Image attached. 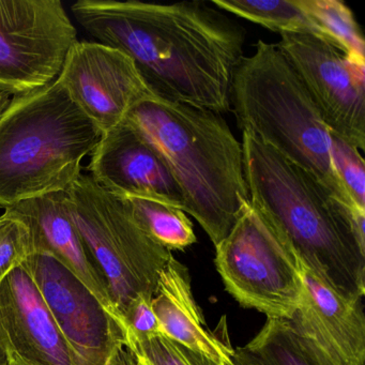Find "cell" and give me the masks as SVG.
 <instances>
[{
    "label": "cell",
    "instance_id": "cell-6",
    "mask_svg": "<svg viewBox=\"0 0 365 365\" xmlns=\"http://www.w3.org/2000/svg\"><path fill=\"white\" fill-rule=\"evenodd\" d=\"M66 193L74 225L106 277L123 322L136 297L153 296L172 252L147 234L123 197L89 175L81 174Z\"/></svg>",
    "mask_w": 365,
    "mask_h": 365
},
{
    "label": "cell",
    "instance_id": "cell-21",
    "mask_svg": "<svg viewBox=\"0 0 365 365\" xmlns=\"http://www.w3.org/2000/svg\"><path fill=\"white\" fill-rule=\"evenodd\" d=\"M333 165L352 206L365 212V163L361 151L331 132Z\"/></svg>",
    "mask_w": 365,
    "mask_h": 365
},
{
    "label": "cell",
    "instance_id": "cell-5",
    "mask_svg": "<svg viewBox=\"0 0 365 365\" xmlns=\"http://www.w3.org/2000/svg\"><path fill=\"white\" fill-rule=\"evenodd\" d=\"M230 110L241 131L251 132L304 168L356 213L339 182L331 153V131L277 44L258 40L255 52L235 70Z\"/></svg>",
    "mask_w": 365,
    "mask_h": 365
},
{
    "label": "cell",
    "instance_id": "cell-29",
    "mask_svg": "<svg viewBox=\"0 0 365 365\" xmlns=\"http://www.w3.org/2000/svg\"><path fill=\"white\" fill-rule=\"evenodd\" d=\"M10 365H22L20 364V363L18 362V361L14 360V359H11V364Z\"/></svg>",
    "mask_w": 365,
    "mask_h": 365
},
{
    "label": "cell",
    "instance_id": "cell-27",
    "mask_svg": "<svg viewBox=\"0 0 365 365\" xmlns=\"http://www.w3.org/2000/svg\"><path fill=\"white\" fill-rule=\"evenodd\" d=\"M11 98L12 96L9 95V93L4 91H0V117L4 114L8 106H9Z\"/></svg>",
    "mask_w": 365,
    "mask_h": 365
},
{
    "label": "cell",
    "instance_id": "cell-13",
    "mask_svg": "<svg viewBox=\"0 0 365 365\" xmlns=\"http://www.w3.org/2000/svg\"><path fill=\"white\" fill-rule=\"evenodd\" d=\"M0 341L22 365H73L69 346L24 264L0 282Z\"/></svg>",
    "mask_w": 365,
    "mask_h": 365
},
{
    "label": "cell",
    "instance_id": "cell-15",
    "mask_svg": "<svg viewBox=\"0 0 365 365\" xmlns=\"http://www.w3.org/2000/svg\"><path fill=\"white\" fill-rule=\"evenodd\" d=\"M12 210L26 221L33 235L34 252L54 256L99 299L123 328L108 281L74 225L66 191L24 200Z\"/></svg>",
    "mask_w": 365,
    "mask_h": 365
},
{
    "label": "cell",
    "instance_id": "cell-22",
    "mask_svg": "<svg viewBox=\"0 0 365 365\" xmlns=\"http://www.w3.org/2000/svg\"><path fill=\"white\" fill-rule=\"evenodd\" d=\"M33 253L31 227L18 212L7 209L0 217V282Z\"/></svg>",
    "mask_w": 365,
    "mask_h": 365
},
{
    "label": "cell",
    "instance_id": "cell-8",
    "mask_svg": "<svg viewBox=\"0 0 365 365\" xmlns=\"http://www.w3.org/2000/svg\"><path fill=\"white\" fill-rule=\"evenodd\" d=\"M78 41L59 0H0V91L14 97L52 84Z\"/></svg>",
    "mask_w": 365,
    "mask_h": 365
},
{
    "label": "cell",
    "instance_id": "cell-11",
    "mask_svg": "<svg viewBox=\"0 0 365 365\" xmlns=\"http://www.w3.org/2000/svg\"><path fill=\"white\" fill-rule=\"evenodd\" d=\"M57 81L102 135L123 123L132 108L151 98L133 61L97 41H78Z\"/></svg>",
    "mask_w": 365,
    "mask_h": 365
},
{
    "label": "cell",
    "instance_id": "cell-16",
    "mask_svg": "<svg viewBox=\"0 0 365 365\" xmlns=\"http://www.w3.org/2000/svg\"><path fill=\"white\" fill-rule=\"evenodd\" d=\"M151 307L161 334L217 365H236L227 330L220 334L207 326L192 292L189 271L174 255L160 273Z\"/></svg>",
    "mask_w": 365,
    "mask_h": 365
},
{
    "label": "cell",
    "instance_id": "cell-25",
    "mask_svg": "<svg viewBox=\"0 0 365 365\" xmlns=\"http://www.w3.org/2000/svg\"><path fill=\"white\" fill-rule=\"evenodd\" d=\"M235 363L236 365H269L245 346L235 349Z\"/></svg>",
    "mask_w": 365,
    "mask_h": 365
},
{
    "label": "cell",
    "instance_id": "cell-24",
    "mask_svg": "<svg viewBox=\"0 0 365 365\" xmlns=\"http://www.w3.org/2000/svg\"><path fill=\"white\" fill-rule=\"evenodd\" d=\"M153 297L140 294L136 297L123 314V324L125 347L135 341H144L161 334L160 324L151 307Z\"/></svg>",
    "mask_w": 365,
    "mask_h": 365
},
{
    "label": "cell",
    "instance_id": "cell-14",
    "mask_svg": "<svg viewBox=\"0 0 365 365\" xmlns=\"http://www.w3.org/2000/svg\"><path fill=\"white\" fill-rule=\"evenodd\" d=\"M91 157L89 176L106 191L160 200L185 211V198L170 168L125 121L102 135Z\"/></svg>",
    "mask_w": 365,
    "mask_h": 365
},
{
    "label": "cell",
    "instance_id": "cell-26",
    "mask_svg": "<svg viewBox=\"0 0 365 365\" xmlns=\"http://www.w3.org/2000/svg\"><path fill=\"white\" fill-rule=\"evenodd\" d=\"M106 365H138L135 358L127 347L120 348L115 352Z\"/></svg>",
    "mask_w": 365,
    "mask_h": 365
},
{
    "label": "cell",
    "instance_id": "cell-23",
    "mask_svg": "<svg viewBox=\"0 0 365 365\" xmlns=\"http://www.w3.org/2000/svg\"><path fill=\"white\" fill-rule=\"evenodd\" d=\"M127 348L138 365H217L163 334L135 341Z\"/></svg>",
    "mask_w": 365,
    "mask_h": 365
},
{
    "label": "cell",
    "instance_id": "cell-9",
    "mask_svg": "<svg viewBox=\"0 0 365 365\" xmlns=\"http://www.w3.org/2000/svg\"><path fill=\"white\" fill-rule=\"evenodd\" d=\"M279 46L332 133L365 150V67L311 34L282 33Z\"/></svg>",
    "mask_w": 365,
    "mask_h": 365
},
{
    "label": "cell",
    "instance_id": "cell-19",
    "mask_svg": "<svg viewBox=\"0 0 365 365\" xmlns=\"http://www.w3.org/2000/svg\"><path fill=\"white\" fill-rule=\"evenodd\" d=\"M147 234L162 247L185 250L197 241L191 220L180 208L151 198L120 196Z\"/></svg>",
    "mask_w": 365,
    "mask_h": 365
},
{
    "label": "cell",
    "instance_id": "cell-17",
    "mask_svg": "<svg viewBox=\"0 0 365 365\" xmlns=\"http://www.w3.org/2000/svg\"><path fill=\"white\" fill-rule=\"evenodd\" d=\"M217 9L262 25L275 33L311 34L322 38V31L299 0H212Z\"/></svg>",
    "mask_w": 365,
    "mask_h": 365
},
{
    "label": "cell",
    "instance_id": "cell-2",
    "mask_svg": "<svg viewBox=\"0 0 365 365\" xmlns=\"http://www.w3.org/2000/svg\"><path fill=\"white\" fill-rule=\"evenodd\" d=\"M242 132L250 202L320 281L347 299L365 294V213L337 200L311 173Z\"/></svg>",
    "mask_w": 365,
    "mask_h": 365
},
{
    "label": "cell",
    "instance_id": "cell-4",
    "mask_svg": "<svg viewBox=\"0 0 365 365\" xmlns=\"http://www.w3.org/2000/svg\"><path fill=\"white\" fill-rule=\"evenodd\" d=\"M101 138L57 80L14 96L0 117V209L67 191Z\"/></svg>",
    "mask_w": 365,
    "mask_h": 365
},
{
    "label": "cell",
    "instance_id": "cell-3",
    "mask_svg": "<svg viewBox=\"0 0 365 365\" xmlns=\"http://www.w3.org/2000/svg\"><path fill=\"white\" fill-rule=\"evenodd\" d=\"M125 123L163 159L191 215L217 245L250 204L242 145L221 114L151 98Z\"/></svg>",
    "mask_w": 365,
    "mask_h": 365
},
{
    "label": "cell",
    "instance_id": "cell-28",
    "mask_svg": "<svg viewBox=\"0 0 365 365\" xmlns=\"http://www.w3.org/2000/svg\"><path fill=\"white\" fill-rule=\"evenodd\" d=\"M10 364H11V358H10L9 354L6 350L5 346L0 341V365Z\"/></svg>",
    "mask_w": 365,
    "mask_h": 365
},
{
    "label": "cell",
    "instance_id": "cell-12",
    "mask_svg": "<svg viewBox=\"0 0 365 365\" xmlns=\"http://www.w3.org/2000/svg\"><path fill=\"white\" fill-rule=\"evenodd\" d=\"M299 260V259H298ZM302 298L290 319L324 365H365L363 299L339 296L299 260Z\"/></svg>",
    "mask_w": 365,
    "mask_h": 365
},
{
    "label": "cell",
    "instance_id": "cell-1",
    "mask_svg": "<svg viewBox=\"0 0 365 365\" xmlns=\"http://www.w3.org/2000/svg\"><path fill=\"white\" fill-rule=\"evenodd\" d=\"M71 11L96 41L133 61L155 97L217 114L230 110L247 31L212 4L78 0Z\"/></svg>",
    "mask_w": 365,
    "mask_h": 365
},
{
    "label": "cell",
    "instance_id": "cell-10",
    "mask_svg": "<svg viewBox=\"0 0 365 365\" xmlns=\"http://www.w3.org/2000/svg\"><path fill=\"white\" fill-rule=\"evenodd\" d=\"M71 352L73 365H106L125 347L120 324L54 256L34 252L24 264Z\"/></svg>",
    "mask_w": 365,
    "mask_h": 365
},
{
    "label": "cell",
    "instance_id": "cell-7",
    "mask_svg": "<svg viewBox=\"0 0 365 365\" xmlns=\"http://www.w3.org/2000/svg\"><path fill=\"white\" fill-rule=\"evenodd\" d=\"M215 266L226 290L242 307L267 318H294L303 289L298 258L251 202L215 245Z\"/></svg>",
    "mask_w": 365,
    "mask_h": 365
},
{
    "label": "cell",
    "instance_id": "cell-20",
    "mask_svg": "<svg viewBox=\"0 0 365 365\" xmlns=\"http://www.w3.org/2000/svg\"><path fill=\"white\" fill-rule=\"evenodd\" d=\"M245 347L269 365H324L290 320L267 318Z\"/></svg>",
    "mask_w": 365,
    "mask_h": 365
},
{
    "label": "cell",
    "instance_id": "cell-18",
    "mask_svg": "<svg viewBox=\"0 0 365 365\" xmlns=\"http://www.w3.org/2000/svg\"><path fill=\"white\" fill-rule=\"evenodd\" d=\"M319 27L324 39L339 48L354 65L365 67V41L351 10L339 0H299Z\"/></svg>",
    "mask_w": 365,
    "mask_h": 365
}]
</instances>
